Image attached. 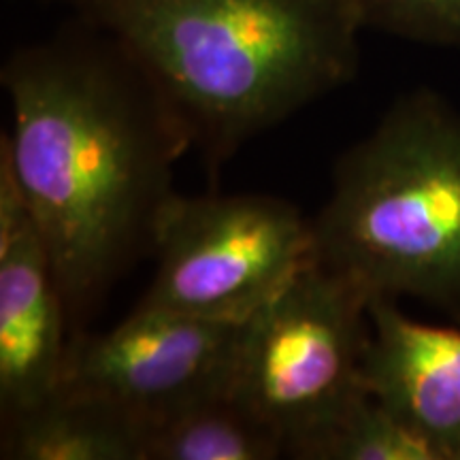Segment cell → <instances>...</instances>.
Returning <instances> with one entry per match:
<instances>
[{"label": "cell", "mask_w": 460, "mask_h": 460, "mask_svg": "<svg viewBox=\"0 0 460 460\" xmlns=\"http://www.w3.org/2000/svg\"><path fill=\"white\" fill-rule=\"evenodd\" d=\"M241 324L135 307L111 331L71 337L60 393L107 402L146 430L230 393Z\"/></svg>", "instance_id": "obj_6"}, {"label": "cell", "mask_w": 460, "mask_h": 460, "mask_svg": "<svg viewBox=\"0 0 460 460\" xmlns=\"http://www.w3.org/2000/svg\"><path fill=\"white\" fill-rule=\"evenodd\" d=\"M362 28L460 48V0H352Z\"/></svg>", "instance_id": "obj_12"}, {"label": "cell", "mask_w": 460, "mask_h": 460, "mask_svg": "<svg viewBox=\"0 0 460 460\" xmlns=\"http://www.w3.org/2000/svg\"><path fill=\"white\" fill-rule=\"evenodd\" d=\"M286 456L278 430L230 393L209 396L152 424L143 460H273Z\"/></svg>", "instance_id": "obj_10"}, {"label": "cell", "mask_w": 460, "mask_h": 460, "mask_svg": "<svg viewBox=\"0 0 460 460\" xmlns=\"http://www.w3.org/2000/svg\"><path fill=\"white\" fill-rule=\"evenodd\" d=\"M312 226L322 267L460 322V113L437 92L401 96L337 158Z\"/></svg>", "instance_id": "obj_3"}, {"label": "cell", "mask_w": 460, "mask_h": 460, "mask_svg": "<svg viewBox=\"0 0 460 460\" xmlns=\"http://www.w3.org/2000/svg\"><path fill=\"white\" fill-rule=\"evenodd\" d=\"M286 456L298 460H441L427 437L371 394L288 446Z\"/></svg>", "instance_id": "obj_11"}, {"label": "cell", "mask_w": 460, "mask_h": 460, "mask_svg": "<svg viewBox=\"0 0 460 460\" xmlns=\"http://www.w3.org/2000/svg\"><path fill=\"white\" fill-rule=\"evenodd\" d=\"M371 296L314 262L241 324L230 394L288 446L369 394Z\"/></svg>", "instance_id": "obj_4"}, {"label": "cell", "mask_w": 460, "mask_h": 460, "mask_svg": "<svg viewBox=\"0 0 460 460\" xmlns=\"http://www.w3.org/2000/svg\"><path fill=\"white\" fill-rule=\"evenodd\" d=\"M4 460H143V427L107 402L58 393L4 424Z\"/></svg>", "instance_id": "obj_9"}, {"label": "cell", "mask_w": 460, "mask_h": 460, "mask_svg": "<svg viewBox=\"0 0 460 460\" xmlns=\"http://www.w3.org/2000/svg\"><path fill=\"white\" fill-rule=\"evenodd\" d=\"M71 322L45 243L11 166L0 158V424L58 393Z\"/></svg>", "instance_id": "obj_7"}, {"label": "cell", "mask_w": 460, "mask_h": 460, "mask_svg": "<svg viewBox=\"0 0 460 460\" xmlns=\"http://www.w3.org/2000/svg\"><path fill=\"white\" fill-rule=\"evenodd\" d=\"M113 37L216 175L247 141L349 84L352 0H48Z\"/></svg>", "instance_id": "obj_2"}, {"label": "cell", "mask_w": 460, "mask_h": 460, "mask_svg": "<svg viewBox=\"0 0 460 460\" xmlns=\"http://www.w3.org/2000/svg\"><path fill=\"white\" fill-rule=\"evenodd\" d=\"M17 49L0 82L11 166L65 296L71 332L154 254L172 171L192 149L181 119L122 45L84 22Z\"/></svg>", "instance_id": "obj_1"}, {"label": "cell", "mask_w": 460, "mask_h": 460, "mask_svg": "<svg viewBox=\"0 0 460 460\" xmlns=\"http://www.w3.org/2000/svg\"><path fill=\"white\" fill-rule=\"evenodd\" d=\"M369 318V394L427 437L441 460H460V331L410 320L386 296L371 298Z\"/></svg>", "instance_id": "obj_8"}, {"label": "cell", "mask_w": 460, "mask_h": 460, "mask_svg": "<svg viewBox=\"0 0 460 460\" xmlns=\"http://www.w3.org/2000/svg\"><path fill=\"white\" fill-rule=\"evenodd\" d=\"M152 256L137 307L226 324H243L318 262L312 220L271 194H175Z\"/></svg>", "instance_id": "obj_5"}]
</instances>
